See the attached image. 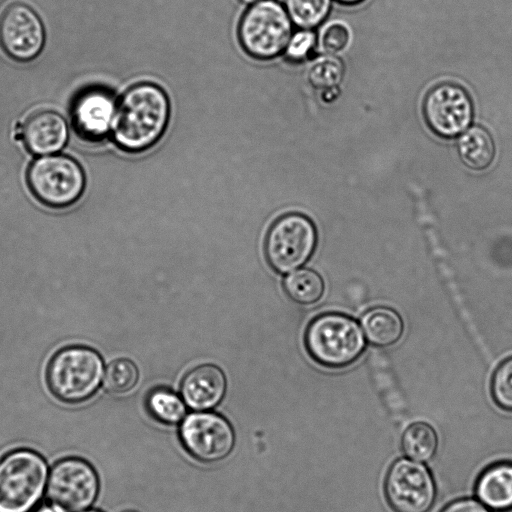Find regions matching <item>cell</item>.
Wrapping results in <instances>:
<instances>
[{
	"mask_svg": "<svg viewBox=\"0 0 512 512\" xmlns=\"http://www.w3.org/2000/svg\"><path fill=\"white\" fill-rule=\"evenodd\" d=\"M46 487L52 505L66 512H83L94 503L99 480L89 463L71 457L53 466Z\"/></svg>",
	"mask_w": 512,
	"mask_h": 512,
	"instance_id": "9",
	"label": "cell"
},
{
	"mask_svg": "<svg viewBox=\"0 0 512 512\" xmlns=\"http://www.w3.org/2000/svg\"><path fill=\"white\" fill-rule=\"evenodd\" d=\"M225 389L223 372L212 364H203L192 369L181 384L184 402L197 411L215 407L222 400Z\"/></svg>",
	"mask_w": 512,
	"mask_h": 512,
	"instance_id": "15",
	"label": "cell"
},
{
	"mask_svg": "<svg viewBox=\"0 0 512 512\" xmlns=\"http://www.w3.org/2000/svg\"><path fill=\"white\" fill-rule=\"evenodd\" d=\"M401 445L410 459L427 462L437 451L438 437L434 428L423 421L410 424L403 432Z\"/></svg>",
	"mask_w": 512,
	"mask_h": 512,
	"instance_id": "20",
	"label": "cell"
},
{
	"mask_svg": "<svg viewBox=\"0 0 512 512\" xmlns=\"http://www.w3.org/2000/svg\"><path fill=\"white\" fill-rule=\"evenodd\" d=\"M322 99L324 101H332L338 96V87L322 91Z\"/></svg>",
	"mask_w": 512,
	"mask_h": 512,
	"instance_id": "31",
	"label": "cell"
},
{
	"mask_svg": "<svg viewBox=\"0 0 512 512\" xmlns=\"http://www.w3.org/2000/svg\"><path fill=\"white\" fill-rule=\"evenodd\" d=\"M104 371L102 357L85 345H69L50 358L45 379L51 394L67 404L82 403L98 390Z\"/></svg>",
	"mask_w": 512,
	"mask_h": 512,
	"instance_id": "2",
	"label": "cell"
},
{
	"mask_svg": "<svg viewBox=\"0 0 512 512\" xmlns=\"http://www.w3.org/2000/svg\"><path fill=\"white\" fill-rule=\"evenodd\" d=\"M17 132L26 149L37 156L59 152L69 136L65 119L56 111L48 109L31 113Z\"/></svg>",
	"mask_w": 512,
	"mask_h": 512,
	"instance_id": "14",
	"label": "cell"
},
{
	"mask_svg": "<svg viewBox=\"0 0 512 512\" xmlns=\"http://www.w3.org/2000/svg\"><path fill=\"white\" fill-rule=\"evenodd\" d=\"M180 440L196 460L214 463L226 458L233 449L235 434L230 423L211 412L186 416L180 426Z\"/></svg>",
	"mask_w": 512,
	"mask_h": 512,
	"instance_id": "10",
	"label": "cell"
},
{
	"mask_svg": "<svg viewBox=\"0 0 512 512\" xmlns=\"http://www.w3.org/2000/svg\"><path fill=\"white\" fill-rule=\"evenodd\" d=\"M306 350L319 365L340 369L357 361L366 341L359 324L351 317L328 312L315 317L305 333Z\"/></svg>",
	"mask_w": 512,
	"mask_h": 512,
	"instance_id": "3",
	"label": "cell"
},
{
	"mask_svg": "<svg viewBox=\"0 0 512 512\" xmlns=\"http://www.w3.org/2000/svg\"><path fill=\"white\" fill-rule=\"evenodd\" d=\"M288 296L300 304L317 302L324 292L322 277L312 269H299L288 275L284 281Z\"/></svg>",
	"mask_w": 512,
	"mask_h": 512,
	"instance_id": "21",
	"label": "cell"
},
{
	"mask_svg": "<svg viewBox=\"0 0 512 512\" xmlns=\"http://www.w3.org/2000/svg\"><path fill=\"white\" fill-rule=\"evenodd\" d=\"M440 512H491L479 500L463 497L455 499L445 505Z\"/></svg>",
	"mask_w": 512,
	"mask_h": 512,
	"instance_id": "30",
	"label": "cell"
},
{
	"mask_svg": "<svg viewBox=\"0 0 512 512\" xmlns=\"http://www.w3.org/2000/svg\"><path fill=\"white\" fill-rule=\"evenodd\" d=\"M317 244V231L305 215L289 213L278 218L265 239V255L269 265L279 273L298 269L312 256Z\"/></svg>",
	"mask_w": 512,
	"mask_h": 512,
	"instance_id": "7",
	"label": "cell"
},
{
	"mask_svg": "<svg viewBox=\"0 0 512 512\" xmlns=\"http://www.w3.org/2000/svg\"><path fill=\"white\" fill-rule=\"evenodd\" d=\"M344 71V64L338 57L326 54L310 66L307 79L313 88L325 91L338 87Z\"/></svg>",
	"mask_w": 512,
	"mask_h": 512,
	"instance_id": "25",
	"label": "cell"
},
{
	"mask_svg": "<svg viewBox=\"0 0 512 512\" xmlns=\"http://www.w3.org/2000/svg\"><path fill=\"white\" fill-rule=\"evenodd\" d=\"M292 22L301 29L318 26L328 15L331 0H284Z\"/></svg>",
	"mask_w": 512,
	"mask_h": 512,
	"instance_id": "24",
	"label": "cell"
},
{
	"mask_svg": "<svg viewBox=\"0 0 512 512\" xmlns=\"http://www.w3.org/2000/svg\"><path fill=\"white\" fill-rule=\"evenodd\" d=\"M138 376L137 367L132 361L116 359L106 368L104 387L110 393H126L136 385Z\"/></svg>",
	"mask_w": 512,
	"mask_h": 512,
	"instance_id": "26",
	"label": "cell"
},
{
	"mask_svg": "<svg viewBox=\"0 0 512 512\" xmlns=\"http://www.w3.org/2000/svg\"><path fill=\"white\" fill-rule=\"evenodd\" d=\"M45 44L41 18L29 5L16 2L0 15V46L12 59L28 62L36 58Z\"/></svg>",
	"mask_w": 512,
	"mask_h": 512,
	"instance_id": "12",
	"label": "cell"
},
{
	"mask_svg": "<svg viewBox=\"0 0 512 512\" xmlns=\"http://www.w3.org/2000/svg\"><path fill=\"white\" fill-rule=\"evenodd\" d=\"M83 512H99V511L89 510V511H83Z\"/></svg>",
	"mask_w": 512,
	"mask_h": 512,
	"instance_id": "35",
	"label": "cell"
},
{
	"mask_svg": "<svg viewBox=\"0 0 512 512\" xmlns=\"http://www.w3.org/2000/svg\"><path fill=\"white\" fill-rule=\"evenodd\" d=\"M490 391L497 407L512 412V357L503 360L495 369Z\"/></svg>",
	"mask_w": 512,
	"mask_h": 512,
	"instance_id": "27",
	"label": "cell"
},
{
	"mask_svg": "<svg viewBox=\"0 0 512 512\" xmlns=\"http://www.w3.org/2000/svg\"><path fill=\"white\" fill-rule=\"evenodd\" d=\"M169 117L170 102L160 86L151 82L135 84L117 101L113 140L124 151H144L162 137Z\"/></svg>",
	"mask_w": 512,
	"mask_h": 512,
	"instance_id": "1",
	"label": "cell"
},
{
	"mask_svg": "<svg viewBox=\"0 0 512 512\" xmlns=\"http://www.w3.org/2000/svg\"><path fill=\"white\" fill-rule=\"evenodd\" d=\"M457 150L463 164L475 171L488 168L495 157L493 138L488 130L479 125L469 127L459 136Z\"/></svg>",
	"mask_w": 512,
	"mask_h": 512,
	"instance_id": "19",
	"label": "cell"
},
{
	"mask_svg": "<svg viewBox=\"0 0 512 512\" xmlns=\"http://www.w3.org/2000/svg\"><path fill=\"white\" fill-rule=\"evenodd\" d=\"M369 361L375 383L390 411L396 415H402L404 403L385 356L380 351L372 350L369 354Z\"/></svg>",
	"mask_w": 512,
	"mask_h": 512,
	"instance_id": "23",
	"label": "cell"
},
{
	"mask_svg": "<svg viewBox=\"0 0 512 512\" xmlns=\"http://www.w3.org/2000/svg\"><path fill=\"white\" fill-rule=\"evenodd\" d=\"M339 1L340 3H343V4H357L363 0H337Z\"/></svg>",
	"mask_w": 512,
	"mask_h": 512,
	"instance_id": "33",
	"label": "cell"
},
{
	"mask_svg": "<svg viewBox=\"0 0 512 512\" xmlns=\"http://www.w3.org/2000/svg\"><path fill=\"white\" fill-rule=\"evenodd\" d=\"M384 494L393 512H429L436 499V485L425 465L400 458L387 471Z\"/></svg>",
	"mask_w": 512,
	"mask_h": 512,
	"instance_id": "8",
	"label": "cell"
},
{
	"mask_svg": "<svg viewBox=\"0 0 512 512\" xmlns=\"http://www.w3.org/2000/svg\"><path fill=\"white\" fill-rule=\"evenodd\" d=\"M475 495L493 512H511L512 461H496L485 467L476 479Z\"/></svg>",
	"mask_w": 512,
	"mask_h": 512,
	"instance_id": "16",
	"label": "cell"
},
{
	"mask_svg": "<svg viewBox=\"0 0 512 512\" xmlns=\"http://www.w3.org/2000/svg\"><path fill=\"white\" fill-rule=\"evenodd\" d=\"M26 183L39 203L50 209L63 210L82 197L86 177L74 158L55 153L39 156L31 162Z\"/></svg>",
	"mask_w": 512,
	"mask_h": 512,
	"instance_id": "4",
	"label": "cell"
},
{
	"mask_svg": "<svg viewBox=\"0 0 512 512\" xmlns=\"http://www.w3.org/2000/svg\"><path fill=\"white\" fill-rule=\"evenodd\" d=\"M123 512H135V511H130V510H128V511H123Z\"/></svg>",
	"mask_w": 512,
	"mask_h": 512,
	"instance_id": "36",
	"label": "cell"
},
{
	"mask_svg": "<svg viewBox=\"0 0 512 512\" xmlns=\"http://www.w3.org/2000/svg\"><path fill=\"white\" fill-rule=\"evenodd\" d=\"M319 41L326 54L335 55L347 47L350 31L343 23H330L322 30Z\"/></svg>",
	"mask_w": 512,
	"mask_h": 512,
	"instance_id": "28",
	"label": "cell"
},
{
	"mask_svg": "<svg viewBox=\"0 0 512 512\" xmlns=\"http://www.w3.org/2000/svg\"><path fill=\"white\" fill-rule=\"evenodd\" d=\"M117 101L111 91L87 87L74 97L70 118L75 133L88 142L103 140L112 130Z\"/></svg>",
	"mask_w": 512,
	"mask_h": 512,
	"instance_id": "13",
	"label": "cell"
},
{
	"mask_svg": "<svg viewBox=\"0 0 512 512\" xmlns=\"http://www.w3.org/2000/svg\"><path fill=\"white\" fill-rule=\"evenodd\" d=\"M147 409L155 420L166 425H176L186 415L184 400L165 388L150 392L147 397Z\"/></svg>",
	"mask_w": 512,
	"mask_h": 512,
	"instance_id": "22",
	"label": "cell"
},
{
	"mask_svg": "<svg viewBox=\"0 0 512 512\" xmlns=\"http://www.w3.org/2000/svg\"><path fill=\"white\" fill-rule=\"evenodd\" d=\"M37 512H66L62 510L61 508L51 505V506H43L40 508Z\"/></svg>",
	"mask_w": 512,
	"mask_h": 512,
	"instance_id": "32",
	"label": "cell"
},
{
	"mask_svg": "<svg viewBox=\"0 0 512 512\" xmlns=\"http://www.w3.org/2000/svg\"><path fill=\"white\" fill-rule=\"evenodd\" d=\"M423 230L430 244L432 254L436 259L437 266L445 282L446 288L453 299L454 305L461 316L462 322L468 329L473 340L476 341V345L478 346L482 354L485 353L488 356L487 350L484 346V341L479 335V332L471 318V315L469 314V311L464 303V300L461 297V294L455 282L454 276L452 275V271L449 267V263L447 262L446 255L443 251V247L441 246V242L438 238L436 230L427 222L423 224Z\"/></svg>",
	"mask_w": 512,
	"mask_h": 512,
	"instance_id": "17",
	"label": "cell"
},
{
	"mask_svg": "<svg viewBox=\"0 0 512 512\" xmlns=\"http://www.w3.org/2000/svg\"><path fill=\"white\" fill-rule=\"evenodd\" d=\"M474 109L468 92L450 82L434 86L425 96L423 115L427 126L442 138L460 136L470 127Z\"/></svg>",
	"mask_w": 512,
	"mask_h": 512,
	"instance_id": "11",
	"label": "cell"
},
{
	"mask_svg": "<svg viewBox=\"0 0 512 512\" xmlns=\"http://www.w3.org/2000/svg\"><path fill=\"white\" fill-rule=\"evenodd\" d=\"M48 479L45 460L19 449L0 460V512H31L41 500Z\"/></svg>",
	"mask_w": 512,
	"mask_h": 512,
	"instance_id": "5",
	"label": "cell"
},
{
	"mask_svg": "<svg viewBox=\"0 0 512 512\" xmlns=\"http://www.w3.org/2000/svg\"><path fill=\"white\" fill-rule=\"evenodd\" d=\"M293 35V22L285 7L275 0L251 4L238 25L244 51L255 59L269 60L284 53Z\"/></svg>",
	"mask_w": 512,
	"mask_h": 512,
	"instance_id": "6",
	"label": "cell"
},
{
	"mask_svg": "<svg viewBox=\"0 0 512 512\" xmlns=\"http://www.w3.org/2000/svg\"><path fill=\"white\" fill-rule=\"evenodd\" d=\"M240 1H242L244 3H247V4H253V3H256V2L261 1V0H240Z\"/></svg>",
	"mask_w": 512,
	"mask_h": 512,
	"instance_id": "34",
	"label": "cell"
},
{
	"mask_svg": "<svg viewBox=\"0 0 512 512\" xmlns=\"http://www.w3.org/2000/svg\"><path fill=\"white\" fill-rule=\"evenodd\" d=\"M361 327L369 343L376 347H386L401 338L404 323L394 309L379 306L371 308L363 314Z\"/></svg>",
	"mask_w": 512,
	"mask_h": 512,
	"instance_id": "18",
	"label": "cell"
},
{
	"mask_svg": "<svg viewBox=\"0 0 512 512\" xmlns=\"http://www.w3.org/2000/svg\"><path fill=\"white\" fill-rule=\"evenodd\" d=\"M315 42V34L310 29H301L292 35L284 53L290 61H302L312 52Z\"/></svg>",
	"mask_w": 512,
	"mask_h": 512,
	"instance_id": "29",
	"label": "cell"
}]
</instances>
